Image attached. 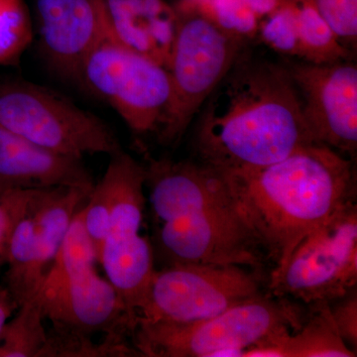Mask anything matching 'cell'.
I'll return each mask as SVG.
<instances>
[{
  "instance_id": "obj_1",
  "label": "cell",
  "mask_w": 357,
  "mask_h": 357,
  "mask_svg": "<svg viewBox=\"0 0 357 357\" xmlns=\"http://www.w3.org/2000/svg\"><path fill=\"white\" fill-rule=\"evenodd\" d=\"M317 143L287 67L241 52L206 100L195 147L218 172L259 168Z\"/></svg>"
},
{
  "instance_id": "obj_2",
  "label": "cell",
  "mask_w": 357,
  "mask_h": 357,
  "mask_svg": "<svg viewBox=\"0 0 357 357\" xmlns=\"http://www.w3.org/2000/svg\"><path fill=\"white\" fill-rule=\"evenodd\" d=\"M218 173L262 252L273 262L272 271L285 265L307 234L354 202L352 162L319 143L269 165Z\"/></svg>"
},
{
  "instance_id": "obj_3",
  "label": "cell",
  "mask_w": 357,
  "mask_h": 357,
  "mask_svg": "<svg viewBox=\"0 0 357 357\" xmlns=\"http://www.w3.org/2000/svg\"><path fill=\"white\" fill-rule=\"evenodd\" d=\"M145 170L159 246L170 264L262 269L261 249L218 171L191 161L152 158Z\"/></svg>"
},
{
  "instance_id": "obj_4",
  "label": "cell",
  "mask_w": 357,
  "mask_h": 357,
  "mask_svg": "<svg viewBox=\"0 0 357 357\" xmlns=\"http://www.w3.org/2000/svg\"><path fill=\"white\" fill-rule=\"evenodd\" d=\"M303 323L302 310L289 299L261 295L192 323L136 321L130 337L139 356L243 357L262 340Z\"/></svg>"
},
{
  "instance_id": "obj_5",
  "label": "cell",
  "mask_w": 357,
  "mask_h": 357,
  "mask_svg": "<svg viewBox=\"0 0 357 357\" xmlns=\"http://www.w3.org/2000/svg\"><path fill=\"white\" fill-rule=\"evenodd\" d=\"M243 40L225 31L208 15H178L168 63L172 102L158 137L172 145L184 135L218 83L243 52Z\"/></svg>"
},
{
  "instance_id": "obj_6",
  "label": "cell",
  "mask_w": 357,
  "mask_h": 357,
  "mask_svg": "<svg viewBox=\"0 0 357 357\" xmlns=\"http://www.w3.org/2000/svg\"><path fill=\"white\" fill-rule=\"evenodd\" d=\"M0 126L40 146L84 158L122 150L102 119L44 86L25 81L0 84Z\"/></svg>"
},
{
  "instance_id": "obj_7",
  "label": "cell",
  "mask_w": 357,
  "mask_h": 357,
  "mask_svg": "<svg viewBox=\"0 0 357 357\" xmlns=\"http://www.w3.org/2000/svg\"><path fill=\"white\" fill-rule=\"evenodd\" d=\"M357 283V208L354 202L307 234L285 265L270 275V294L305 304L333 302Z\"/></svg>"
},
{
  "instance_id": "obj_8",
  "label": "cell",
  "mask_w": 357,
  "mask_h": 357,
  "mask_svg": "<svg viewBox=\"0 0 357 357\" xmlns=\"http://www.w3.org/2000/svg\"><path fill=\"white\" fill-rule=\"evenodd\" d=\"M77 82L109 103L137 135L158 133L172 102L167 68L114 38L89 53Z\"/></svg>"
},
{
  "instance_id": "obj_9",
  "label": "cell",
  "mask_w": 357,
  "mask_h": 357,
  "mask_svg": "<svg viewBox=\"0 0 357 357\" xmlns=\"http://www.w3.org/2000/svg\"><path fill=\"white\" fill-rule=\"evenodd\" d=\"M261 270L174 263L155 270L136 321L192 323L263 295Z\"/></svg>"
},
{
  "instance_id": "obj_10",
  "label": "cell",
  "mask_w": 357,
  "mask_h": 357,
  "mask_svg": "<svg viewBox=\"0 0 357 357\" xmlns=\"http://www.w3.org/2000/svg\"><path fill=\"white\" fill-rule=\"evenodd\" d=\"M89 196L74 188L45 190L16 225L7 253L6 288L17 309L39 292Z\"/></svg>"
},
{
  "instance_id": "obj_11",
  "label": "cell",
  "mask_w": 357,
  "mask_h": 357,
  "mask_svg": "<svg viewBox=\"0 0 357 357\" xmlns=\"http://www.w3.org/2000/svg\"><path fill=\"white\" fill-rule=\"evenodd\" d=\"M312 137L342 154L357 148V67L351 61L287 67Z\"/></svg>"
},
{
  "instance_id": "obj_12",
  "label": "cell",
  "mask_w": 357,
  "mask_h": 357,
  "mask_svg": "<svg viewBox=\"0 0 357 357\" xmlns=\"http://www.w3.org/2000/svg\"><path fill=\"white\" fill-rule=\"evenodd\" d=\"M42 311L54 330L81 333L131 335L133 323L114 286L95 269L57 285L40 289Z\"/></svg>"
},
{
  "instance_id": "obj_13",
  "label": "cell",
  "mask_w": 357,
  "mask_h": 357,
  "mask_svg": "<svg viewBox=\"0 0 357 357\" xmlns=\"http://www.w3.org/2000/svg\"><path fill=\"white\" fill-rule=\"evenodd\" d=\"M40 45L52 69L77 81L100 42L112 38L102 0H36Z\"/></svg>"
},
{
  "instance_id": "obj_14",
  "label": "cell",
  "mask_w": 357,
  "mask_h": 357,
  "mask_svg": "<svg viewBox=\"0 0 357 357\" xmlns=\"http://www.w3.org/2000/svg\"><path fill=\"white\" fill-rule=\"evenodd\" d=\"M145 166L123 149L110 155L102 180L84 206V225L98 262L109 234H140L146 197Z\"/></svg>"
},
{
  "instance_id": "obj_15",
  "label": "cell",
  "mask_w": 357,
  "mask_h": 357,
  "mask_svg": "<svg viewBox=\"0 0 357 357\" xmlns=\"http://www.w3.org/2000/svg\"><path fill=\"white\" fill-rule=\"evenodd\" d=\"M59 187L91 192L95 181L83 158L40 146L0 126V190Z\"/></svg>"
},
{
  "instance_id": "obj_16",
  "label": "cell",
  "mask_w": 357,
  "mask_h": 357,
  "mask_svg": "<svg viewBox=\"0 0 357 357\" xmlns=\"http://www.w3.org/2000/svg\"><path fill=\"white\" fill-rule=\"evenodd\" d=\"M102 1L112 38L168 68L177 13L164 0Z\"/></svg>"
},
{
  "instance_id": "obj_17",
  "label": "cell",
  "mask_w": 357,
  "mask_h": 357,
  "mask_svg": "<svg viewBox=\"0 0 357 357\" xmlns=\"http://www.w3.org/2000/svg\"><path fill=\"white\" fill-rule=\"evenodd\" d=\"M98 262L135 326L136 312L155 272L151 244L141 232L109 234L103 243Z\"/></svg>"
},
{
  "instance_id": "obj_18",
  "label": "cell",
  "mask_w": 357,
  "mask_h": 357,
  "mask_svg": "<svg viewBox=\"0 0 357 357\" xmlns=\"http://www.w3.org/2000/svg\"><path fill=\"white\" fill-rule=\"evenodd\" d=\"M312 314L297 330L275 333L244 352L243 357H354L333 325L330 304L312 305Z\"/></svg>"
},
{
  "instance_id": "obj_19",
  "label": "cell",
  "mask_w": 357,
  "mask_h": 357,
  "mask_svg": "<svg viewBox=\"0 0 357 357\" xmlns=\"http://www.w3.org/2000/svg\"><path fill=\"white\" fill-rule=\"evenodd\" d=\"M41 294L18 307L0 333V357H39L47 342Z\"/></svg>"
},
{
  "instance_id": "obj_20",
  "label": "cell",
  "mask_w": 357,
  "mask_h": 357,
  "mask_svg": "<svg viewBox=\"0 0 357 357\" xmlns=\"http://www.w3.org/2000/svg\"><path fill=\"white\" fill-rule=\"evenodd\" d=\"M84 206L75 215L41 289L53 287L70 277L95 269L98 256L84 225Z\"/></svg>"
},
{
  "instance_id": "obj_21",
  "label": "cell",
  "mask_w": 357,
  "mask_h": 357,
  "mask_svg": "<svg viewBox=\"0 0 357 357\" xmlns=\"http://www.w3.org/2000/svg\"><path fill=\"white\" fill-rule=\"evenodd\" d=\"M126 335H105L96 344L91 337L66 331H47V342L39 357H128L139 356L132 345L126 342Z\"/></svg>"
},
{
  "instance_id": "obj_22",
  "label": "cell",
  "mask_w": 357,
  "mask_h": 357,
  "mask_svg": "<svg viewBox=\"0 0 357 357\" xmlns=\"http://www.w3.org/2000/svg\"><path fill=\"white\" fill-rule=\"evenodd\" d=\"M47 189L0 190V267L6 264L16 225Z\"/></svg>"
},
{
  "instance_id": "obj_23",
  "label": "cell",
  "mask_w": 357,
  "mask_h": 357,
  "mask_svg": "<svg viewBox=\"0 0 357 357\" xmlns=\"http://www.w3.org/2000/svg\"><path fill=\"white\" fill-rule=\"evenodd\" d=\"M22 0H3L0 6V64L16 58L29 36Z\"/></svg>"
},
{
  "instance_id": "obj_24",
  "label": "cell",
  "mask_w": 357,
  "mask_h": 357,
  "mask_svg": "<svg viewBox=\"0 0 357 357\" xmlns=\"http://www.w3.org/2000/svg\"><path fill=\"white\" fill-rule=\"evenodd\" d=\"M261 25V37L268 46L286 55L301 57V44L293 7L275 9Z\"/></svg>"
},
{
  "instance_id": "obj_25",
  "label": "cell",
  "mask_w": 357,
  "mask_h": 357,
  "mask_svg": "<svg viewBox=\"0 0 357 357\" xmlns=\"http://www.w3.org/2000/svg\"><path fill=\"white\" fill-rule=\"evenodd\" d=\"M211 20L222 29L241 40L250 38L257 30V16L244 0H208Z\"/></svg>"
},
{
  "instance_id": "obj_26",
  "label": "cell",
  "mask_w": 357,
  "mask_h": 357,
  "mask_svg": "<svg viewBox=\"0 0 357 357\" xmlns=\"http://www.w3.org/2000/svg\"><path fill=\"white\" fill-rule=\"evenodd\" d=\"M321 17L340 43L354 46L357 40V0H314ZM347 48V47H345Z\"/></svg>"
},
{
  "instance_id": "obj_27",
  "label": "cell",
  "mask_w": 357,
  "mask_h": 357,
  "mask_svg": "<svg viewBox=\"0 0 357 357\" xmlns=\"http://www.w3.org/2000/svg\"><path fill=\"white\" fill-rule=\"evenodd\" d=\"M333 307H330L333 325L347 347L356 349L357 345V297L351 291Z\"/></svg>"
},
{
  "instance_id": "obj_28",
  "label": "cell",
  "mask_w": 357,
  "mask_h": 357,
  "mask_svg": "<svg viewBox=\"0 0 357 357\" xmlns=\"http://www.w3.org/2000/svg\"><path fill=\"white\" fill-rule=\"evenodd\" d=\"M16 309L17 307L7 289L0 287V333Z\"/></svg>"
},
{
  "instance_id": "obj_29",
  "label": "cell",
  "mask_w": 357,
  "mask_h": 357,
  "mask_svg": "<svg viewBox=\"0 0 357 357\" xmlns=\"http://www.w3.org/2000/svg\"><path fill=\"white\" fill-rule=\"evenodd\" d=\"M244 1L257 17L271 13L278 6V0H244Z\"/></svg>"
},
{
  "instance_id": "obj_30",
  "label": "cell",
  "mask_w": 357,
  "mask_h": 357,
  "mask_svg": "<svg viewBox=\"0 0 357 357\" xmlns=\"http://www.w3.org/2000/svg\"><path fill=\"white\" fill-rule=\"evenodd\" d=\"M192 1L196 2V3H201V2H204V3H208V0H192Z\"/></svg>"
},
{
  "instance_id": "obj_31",
  "label": "cell",
  "mask_w": 357,
  "mask_h": 357,
  "mask_svg": "<svg viewBox=\"0 0 357 357\" xmlns=\"http://www.w3.org/2000/svg\"><path fill=\"white\" fill-rule=\"evenodd\" d=\"M2 2H3V0H0V6H1Z\"/></svg>"
}]
</instances>
